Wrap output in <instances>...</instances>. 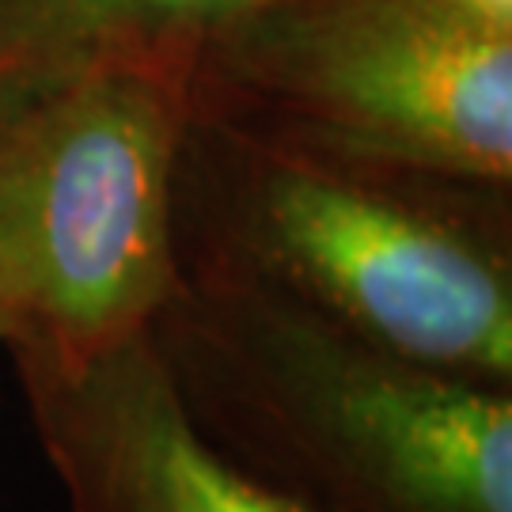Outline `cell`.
<instances>
[{
    "instance_id": "6da1fadb",
    "label": "cell",
    "mask_w": 512,
    "mask_h": 512,
    "mask_svg": "<svg viewBox=\"0 0 512 512\" xmlns=\"http://www.w3.org/2000/svg\"><path fill=\"white\" fill-rule=\"evenodd\" d=\"M175 262L418 365L512 387L509 186L349 164L190 107Z\"/></svg>"
},
{
    "instance_id": "277c9868",
    "label": "cell",
    "mask_w": 512,
    "mask_h": 512,
    "mask_svg": "<svg viewBox=\"0 0 512 512\" xmlns=\"http://www.w3.org/2000/svg\"><path fill=\"white\" fill-rule=\"evenodd\" d=\"M194 107L349 164L512 186V31L440 0H258L202 46Z\"/></svg>"
},
{
    "instance_id": "8992f818",
    "label": "cell",
    "mask_w": 512,
    "mask_h": 512,
    "mask_svg": "<svg viewBox=\"0 0 512 512\" xmlns=\"http://www.w3.org/2000/svg\"><path fill=\"white\" fill-rule=\"evenodd\" d=\"M258 0H0V114L76 76L198 54Z\"/></svg>"
},
{
    "instance_id": "7a4b0ae2",
    "label": "cell",
    "mask_w": 512,
    "mask_h": 512,
    "mask_svg": "<svg viewBox=\"0 0 512 512\" xmlns=\"http://www.w3.org/2000/svg\"><path fill=\"white\" fill-rule=\"evenodd\" d=\"M148 342L194 433L300 512H512V387L190 270Z\"/></svg>"
},
{
    "instance_id": "52a82bcc",
    "label": "cell",
    "mask_w": 512,
    "mask_h": 512,
    "mask_svg": "<svg viewBox=\"0 0 512 512\" xmlns=\"http://www.w3.org/2000/svg\"><path fill=\"white\" fill-rule=\"evenodd\" d=\"M440 4H448V8H456V12L478 19L486 27L512 31V0H440Z\"/></svg>"
},
{
    "instance_id": "3957f363",
    "label": "cell",
    "mask_w": 512,
    "mask_h": 512,
    "mask_svg": "<svg viewBox=\"0 0 512 512\" xmlns=\"http://www.w3.org/2000/svg\"><path fill=\"white\" fill-rule=\"evenodd\" d=\"M194 61H114L0 114V349L84 368L175 289V164Z\"/></svg>"
},
{
    "instance_id": "5b68a950",
    "label": "cell",
    "mask_w": 512,
    "mask_h": 512,
    "mask_svg": "<svg viewBox=\"0 0 512 512\" xmlns=\"http://www.w3.org/2000/svg\"><path fill=\"white\" fill-rule=\"evenodd\" d=\"M69 512H300L205 444L152 342L84 368H16Z\"/></svg>"
}]
</instances>
